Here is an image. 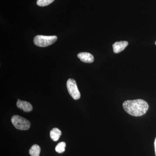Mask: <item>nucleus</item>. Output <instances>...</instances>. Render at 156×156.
<instances>
[{"instance_id": "obj_1", "label": "nucleus", "mask_w": 156, "mask_h": 156, "mask_svg": "<svg viewBox=\"0 0 156 156\" xmlns=\"http://www.w3.org/2000/svg\"><path fill=\"white\" fill-rule=\"evenodd\" d=\"M123 108L129 115L140 116L145 114L149 108L148 104L142 99L126 101L123 104Z\"/></svg>"}, {"instance_id": "obj_2", "label": "nucleus", "mask_w": 156, "mask_h": 156, "mask_svg": "<svg viewBox=\"0 0 156 156\" xmlns=\"http://www.w3.org/2000/svg\"><path fill=\"white\" fill-rule=\"evenodd\" d=\"M56 36H46L43 35H37L34 39L35 45L40 47H46L53 44L57 41Z\"/></svg>"}, {"instance_id": "obj_3", "label": "nucleus", "mask_w": 156, "mask_h": 156, "mask_svg": "<svg viewBox=\"0 0 156 156\" xmlns=\"http://www.w3.org/2000/svg\"><path fill=\"white\" fill-rule=\"evenodd\" d=\"M11 122L14 127L20 130H27L30 127V123L25 118L15 115L11 118Z\"/></svg>"}, {"instance_id": "obj_4", "label": "nucleus", "mask_w": 156, "mask_h": 156, "mask_svg": "<svg viewBox=\"0 0 156 156\" xmlns=\"http://www.w3.org/2000/svg\"><path fill=\"white\" fill-rule=\"evenodd\" d=\"M66 86L68 91L71 97L75 100L80 99L81 96L80 93L78 89L76 81L73 79H69Z\"/></svg>"}, {"instance_id": "obj_5", "label": "nucleus", "mask_w": 156, "mask_h": 156, "mask_svg": "<svg viewBox=\"0 0 156 156\" xmlns=\"http://www.w3.org/2000/svg\"><path fill=\"white\" fill-rule=\"evenodd\" d=\"M17 106L18 108L23 110V111L28 112L33 110V106L28 101H21L18 99L17 102Z\"/></svg>"}, {"instance_id": "obj_6", "label": "nucleus", "mask_w": 156, "mask_h": 156, "mask_svg": "<svg viewBox=\"0 0 156 156\" xmlns=\"http://www.w3.org/2000/svg\"><path fill=\"white\" fill-rule=\"evenodd\" d=\"M77 56L81 61L86 63H92L94 60V56L91 53L87 52H82L79 53Z\"/></svg>"}, {"instance_id": "obj_7", "label": "nucleus", "mask_w": 156, "mask_h": 156, "mask_svg": "<svg viewBox=\"0 0 156 156\" xmlns=\"http://www.w3.org/2000/svg\"><path fill=\"white\" fill-rule=\"evenodd\" d=\"M128 42L126 41L116 42L112 45L113 49L115 53H118L125 50L128 45Z\"/></svg>"}, {"instance_id": "obj_8", "label": "nucleus", "mask_w": 156, "mask_h": 156, "mask_svg": "<svg viewBox=\"0 0 156 156\" xmlns=\"http://www.w3.org/2000/svg\"><path fill=\"white\" fill-rule=\"evenodd\" d=\"M61 134V131L57 128H53L50 131V138L54 141L58 140Z\"/></svg>"}, {"instance_id": "obj_9", "label": "nucleus", "mask_w": 156, "mask_h": 156, "mask_svg": "<svg viewBox=\"0 0 156 156\" xmlns=\"http://www.w3.org/2000/svg\"><path fill=\"white\" fill-rule=\"evenodd\" d=\"M41 147L37 144H34L29 150V154L31 156H40Z\"/></svg>"}, {"instance_id": "obj_10", "label": "nucleus", "mask_w": 156, "mask_h": 156, "mask_svg": "<svg viewBox=\"0 0 156 156\" xmlns=\"http://www.w3.org/2000/svg\"><path fill=\"white\" fill-rule=\"evenodd\" d=\"M66 146V144L65 142H59L55 147V151L58 153H62L65 151Z\"/></svg>"}, {"instance_id": "obj_11", "label": "nucleus", "mask_w": 156, "mask_h": 156, "mask_svg": "<svg viewBox=\"0 0 156 156\" xmlns=\"http://www.w3.org/2000/svg\"><path fill=\"white\" fill-rule=\"evenodd\" d=\"M54 0H37V5L41 7H44L50 5Z\"/></svg>"}, {"instance_id": "obj_12", "label": "nucleus", "mask_w": 156, "mask_h": 156, "mask_svg": "<svg viewBox=\"0 0 156 156\" xmlns=\"http://www.w3.org/2000/svg\"><path fill=\"white\" fill-rule=\"evenodd\" d=\"M154 148H155V154L156 156V137L154 141Z\"/></svg>"}, {"instance_id": "obj_13", "label": "nucleus", "mask_w": 156, "mask_h": 156, "mask_svg": "<svg viewBox=\"0 0 156 156\" xmlns=\"http://www.w3.org/2000/svg\"><path fill=\"white\" fill-rule=\"evenodd\" d=\"M155 44L156 45V41L155 42Z\"/></svg>"}]
</instances>
